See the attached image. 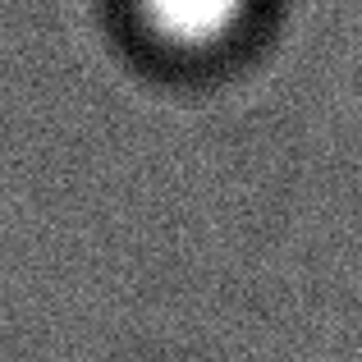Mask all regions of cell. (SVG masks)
Wrapping results in <instances>:
<instances>
[{
	"mask_svg": "<svg viewBox=\"0 0 362 362\" xmlns=\"http://www.w3.org/2000/svg\"><path fill=\"white\" fill-rule=\"evenodd\" d=\"M252 0H133V18L156 46L206 55L243 33Z\"/></svg>",
	"mask_w": 362,
	"mask_h": 362,
	"instance_id": "6da1fadb",
	"label": "cell"
}]
</instances>
